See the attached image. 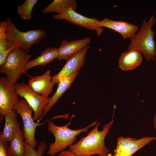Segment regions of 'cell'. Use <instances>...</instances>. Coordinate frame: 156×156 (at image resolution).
<instances>
[{
	"label": "cell",
	"instance_id": "6da1fadb",
	"mask_svg": "<svg viewBox=\"0 0 156 156\" xmlns=\"http://www.w3.org/2000/svg\"><path fill=\"white\" fill-rule=\"evenodd\" d=\"M114 112L112 120L103 125L102 131L98 130L100 122H98L86 136L81 138L76 143L70 146L68 151L79 156L95 155L109 156L110 151L105 144L104 139L114 122Z\"/></svg>",
	"mask_w": 156,
	"mask_h": 156
},
{
	"label": "cell",
	"instance_id": "7a4b0ae2",
	"mask_svg": "<svg viewBox=\"0 0 156 156\" xmlns=\"http://www.w3.org/2000/svg\"><path fill=\"white\" fill-rule=\"evenodd\" d=\"M147 22L144 19L140 28L131 38L128 51L135 49L139 51L147 61L156 60V47L154 40V32L152 27L156 22L155 14Z\"/></svg>",
	"mask_w": 156,
	"mask_h": 156
},
{
	"label": "cell",
	"instance_id": "3957f363",
	"mask_svg": "<svg viewBox=\"0 0 156 156\" xmlns=\"http://www.w3.org/2000/svg\"><path fill=\"white\" fill-rule=\"evenodd\" d=\"M98 120L88 126L81 129L72 130L68 127L71 124V120L66 125L62 126H58L50 121L48 124L47 130L53 135L55 140L49 146L47 154L49 156H54L68 147L73 144L77 139V136L83 132L88 131V129L96 126Z\"/></svg>",
	"mask_w": 156,
	"mask_h": 156
},
{
	"label": "cell",
	"instance_id": "277c9868",
	"mask_svg": "<svg viewBox=\"0 0 156 156\" xmlns=\"http://www.w3.org/2000/svg\"><path fill=\"white\" fill-rule=\"evenodd\" d=\"M8 28L7 39L12 42L16 47L29 53L32 45L38 43L46 36L45 31L42 29L29 30L22 32L19 30L14 25L10 17L6 20Z\"/></svg>",
	"mask_w": 156,
	"mask_h": 156
},
{
	"label": "cell",
	"instance_id": "5b68a950",
	"mask_svg": "<svg viewBox=\"0 0 156 156\" xmlns=\"http://www.w3.org/2000/svg\"><path fill=\"white\" fill-rule=\"evenodd\" d=\"M31 56L25 51L15 47L9 54L5 63L0 66V73L5 74L11 83L15 84L21 75L26 73L24 68Z\"/></svg>",
	"mask_w": 156,
	"mask_h": 156
},
{
	"label": "cell",
	"instance_id": "8992f818",
	"mask_svg": "<svg viewBox=\"0 0 156 156\" xmlns=\"http://www.w3.org/2000/svg\"><path fill=\"white\" fill-rule=\"evenodd\" d=\"M14 110L20 115L22 118L25 140L35 148L37 145L35 137L36 129L41 125V123L34 122L32 116L33 110L25 99L20 100L14 106Z\"/></svg>",
	"mask_w": 156,
	"mask_h": 156
},
{
	"label": "cell",
	"instance_id": "52a82bcc",
	"mask_svg": "<svg viewBox=\"0 0 156 156\" xmlns=\"http://www.w3.org/2000/svg\"><path fill=\"white\" fill-rule=\"evenodd\" d=\"M15 86L19 96L24 98L33 109L34 120H38L42 116L50 98H45L37 94L28 84L23 81L16 83Z\"/></svg>",
	"mask_w": 156,
	"mask_h": 156
},
{
	"label": "cell",
	"instance_id": "ba28073f",
	"mask_svg": "<svg viewBox=\"0 0 156 156\" xmlns=\"http://www.w3.org/2000/svg\"><path fill=\"white\" fill-rule=\"evenodd\" d=\"M15 84L11 83L6 77H0V114L3 116L14 109L20 101Z\"/></svg>",
	"mask_w": 156,
	"mask_h": 156
},
{
	"label": "cell",
	"instance_id": "9c48e42d",
	"mask_svg": "<svg viewBox=\"0 0 156 156\" xmlns=\"http://www.w3.org/2000/svg\"><path fill=\"white\" fill-rule=\"evenodd\" d=\"M53 17L57 20L64 19L74 25L95 31L98 36H100L104 31L98 19L86 17L71 9H68L61 14L53 15Z\"/></svg>",
	"mask_w": 156,
	"mask_h": 156
},
{
	"label": "cell",
	"instance_id": "30bf717a",
	"mask_svg": "<svg viewBox=\"0 0 156 156\" xmlns=\"http://www.w3.org/2000/svg\"><path fill=\"white\" fill-rule=\"evenodd\" d=\"M155 140H156V137L153 136H146L139 139L119 137L113 156H131L138 150Z\"/></svg>",
	"mask_w": 156,
	"mask_h": 156
},
{
	"label": "cell",
	"instance_id": "8fae6325",
	"mask_svg": "<svg viewBox=\"0 0 156 156\" xmlns=\"http://www.w3.org/2000/svg\"><path fill=\"white\" fill-rule=\"evenodd\" d=\"M87 45L81 50L71 56L59 72L51 77V81L57 83L59 78L61 76L68 77L79 73L83 66L86 60V56L89 48Z\"/></svg>",
	"mask_w": 156,
	"mask_h": 156
},
{
	"label": "cell",
	"instance_id": "7c38bea8",
	"mask_svg": "<svg viewBox=\"0 0 156 156\" xmlns=\"http://www.w3.org/2000/svg\"><path fill=\"white\" fill-rule=\"evenodd\" d=\"M51 80L50 70H48L42 75L31 76L28 80V84L36 93L48 98L55 84Z\"/></svg>",
	"mask_w": 156,
	"mask_h": 156
},
{
	"label": "cell",
	"instance_id": "4fadbf2b",
	"mask_svg": "<svg viewBox=\"0 0 156 156\" xmlns=\"http://www.w3.org/2000/svg\"><path fill=\"white\" fill-rule=\"evenodd\" d=\"M91 39L90 37H84L77 40L68 41L63 40L58 48L59 55L57 59L59 61L67 60L71 56L80 51L90 43Z\"/></svg>",
	"mask_w": 156,
	"mask_h": 156
},
{
	"label": "cell",
	"instance_id": "5bb4252c",
	"mask_svg": "<svg viewBox=\"0 0 156 156\" xmlns=\"http://www.w3.org/2000/svg\"><path fill=\"white\" fill-rule=\"evenodd\" d=\"M102 27L112 29L121 34L124 39L131 38L138 31V27L123 21H114L106 18L100 21Z\"/></svg>",
	"mask_w": 156,
	"mask_h": 156
},
{
	"label": "cell",
	"instance_id": "9a60e30c",
	"mask_svg": "<svg viewBox=\"0 0 156 156\" xmlns=\"http://www.w3.org/2000/svg\"><path fill=\"white\" fill-rule=\"evenodd\" d=\"M78 73L70 76H62L59 78L57 83L58 86L56 90L53 95L50 98L49 101L44 109L42 116L37 120V122L39 123L42 118L55 104L63 94L69 88Z\"/></svg>",
	"mask_w": 156,
	"mask_h": 156
},
{
	"label": "cell",
	"instance_id": "2e32d148",
	"mask_svg": "<svg viewBox=\"0 0 156 156\" xmlns=\"http://www.w3.org/2000/svg\"><path fill=\"white\" fill-rule=\"evenodd\" d=\"M142 61V54L136 50L123 53L118 60V66L124 71L132 70L140 65Z\"/></svg>",
	"mask_w": 156,
	"mask_h": 156
},
{
	"label": "cell",
	"instance_id": "e0dca14e",
	"mask_svg": "<svg viewBox=\"0 0 156 156\" xmlns=\"http://www.w3.org/2000/svg\"><path fill=\"white\" fill-rule=\"evenodd\" d=\"M17 113L13 110L3 116L5 123L3 131L0 134V139L10 142L15 132L20 127L21 123L17 119Z\"/></svg>",
	"mask_w": 156,
	"mask_h": 156
},
{
	"label": "cell",
	"instance_id": "ac0fdd59",
	"mask_svg": "<svg viewBox=\"0 0 156 156\" xmlns=\"http://www.w3.org/2000/svg\"><path fill=\"white\" fill-rule=\"evenodd\" d=\"M59 54L58 48L48 47L43 51L36 59L29 61L26 64L24 71L26 73L31 68L38 66H44L57 58Z\"/></svg>",
	"mask_w": 156,
	"mask_h": 156
},
{
	"label": "cell",
	"instance_id": "d6986e66",
	"mask_svg": "<svg viewBox=\"0 0 156 156\" xmlns=\"http://www.w3.org/2000/svg\"><path fill=\"white\" fill-rule=\"evenodd\" d=\"M77 6L75 0H54L43 8L42 12L43 14L53 12L60 14L69 9L75 11Z\"/></svg>",
	"mask_w": 156,
	"mask_h": 156
},
{
	"label": "cell",
	"instance_id": "ffe728a7",
	"mask_svg": "<svg viewBox=\"0 0 156 156\" xmlns=\"http://www.w3.org/2000/svg\"><path fill=\"white\" fill-rule=\"evenodd\" d=\"M23 131L19 127L10 142L9 151L12 156H23L25 151V141Z\"/></svg>",
	"mask_w": 156,
	"mask_h": 156
},
{
	"label": "cell",
	"instance_id": "44dd1931",
	"mask_svg": "<svg viewBox=\"0 0 156 156\" xmlns=\"http://www.w3.org/2000/svg\"><path fill=\"white\" fill-rule=\"evenodd\" d=\"M37 0H26L17 7V13L22 19L28 21L32 17L31 12Z\"/></svg>",
	"mask_w": 156,
	"mask_h": 156
},
{
	"label": "cell",
	"instance_id": "7402d4cb",
	"mask_svg": "<svg viewBox=\"0 0 156 156\" xmlns=\"http://www.w3.org/2000/svg\"><path fill=\"white\" fill-rule=\"evenodd\" d=\"M25 151L23 156H42L47 147L46 143L43 141L40 142L37 150L30 146L25 140Z\"/></svg>",
	"mask_w": 156,
	"mask_h": 156
},
{
	"label": "cell",
	"instance_id": "603a6c76",
	"mask_svg": "<svg viewBox=\"0 0 156 156\" xmlns=\"http://www.w3.org/2000/svg\"><path fill=\"white\" fill-rule=\"evenodd\" d=\"M8 142L0 139V156H12L9 149Z\"/></svg>",
	"mask_w": 156,
	"mask_h": 156
},
{
	"label": "cell",
	"instance_id": "cb8c5ba5",
	"mask_svg": "<svg viewBox=\"0 0 156 156\" xmlns=\"http://www.w3.org/2000/svg\"><path fill=\"white\" fill-rule=\"evenodd\" d=\"M16 46L14 44L8 49L0 51V66L5 63L9 54L11 51Z\"/></svg>",
	"mask_w": 156,
	"mask_h": 156
},
{
	"label": "cell",
	"instance_id": "d4e9b609",
	"mask_svg": "<svg viewBox=\"0 0 156 156\" xmlns=\"http://www.w3.org/2000/svg\"><path fill=\"white\" fill-rule=\"evenodd\" d=\"M8 28V23L6 21L0 22V40L7 39L6 32Z\"/></svg>",
	"mask_w": 156,
	"mask_h": 156
},
{
	"label": "cell",
	"instance_id": "484cf974",
	"mask_svg": "<svg viewBox=\"0 0 156 156\" xmlns=\"http://www.w3.org/2000/svg\"><path fill=\"white\" fill-rule=\"evenodd\" d=\"M14 44L7 39L0 40V51L7 50Z\"/></svg>",
	"mask_w": 156,
	"mask_h": 156
},
{
	"label": "cell",
	"instance_id": "4316f807",
	"mask_svg": "<svg viewBox=\"0 0 156 156\" xmlns=\"http://www.w3.org/2000/svg\"><path fill=\"white\" fill-rule=\"evenodd\" d=\"M57 156H79L69 151H64L60 153Z\"/></svg>",
	"mask_w": 156,
	"mask_h": 156
},
{
	"label": "cell",
	"instance_id": "83f0119b",
	"mask_svg": "<svg viewBox=\"0 0 156 156\" xmlns=\"http://www.w3.org/2000/svg\"><path fill=\"white\" fill-rule=\"evenodd\" d=\"M153 126L154 128L156 130V112L153 119Z\"/></svg>",
	"mask_w": 156,
	"mask_h": 156
}]
</instances>
